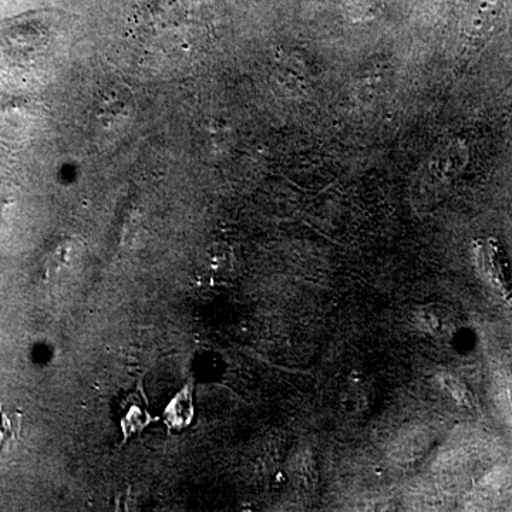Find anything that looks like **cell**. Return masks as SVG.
Returning a JSON list of instances; mask_svg holds the SVG:
<instances>
[{"label": "cell", "mask_w": 512, "mask_h": 512, "mask_svg": "<svg viewBox=\"0 0 512 512\" xmlns=\"http://www.w3.org/2000/svg\"><path fill=\"white\" fill-rule=\"evenodd\" d=\"M473 252L481 278L503 301L512 305V269L500 242L494 238L476 239Z\"/></svg>", "instance_id": "6da1fadb"}, {"label": "cell", "mask_w": 512, "mask_h": 512, "mask_svg": "<svg viewBox=\"0 0 512 512\" xmlns=\"http://www.w3.org/2000/svg\"><path fill=\"white\" fill-rule=\"evenodd\" d=\"M414 326L434 340L448 342L458 332L456 313L443 303H427L413 313Z\"/></svg>", "instance_id": "7a4b0ae2"}, {"label": "cell", "mask_w": 512, "mask_h": 512, "mask_svg": "<svg viewBox=\"0 0 512 512\" xmlns=\"http://www.w3.org/2000/svg\"><path fill=\"white\" fill-rule=\"evenodd\" d=\"M19 427V417L5 412L0 406V450L6 443L18 436Z\"/></svg>", "instance_id": "3957f363"}]
</instances>
